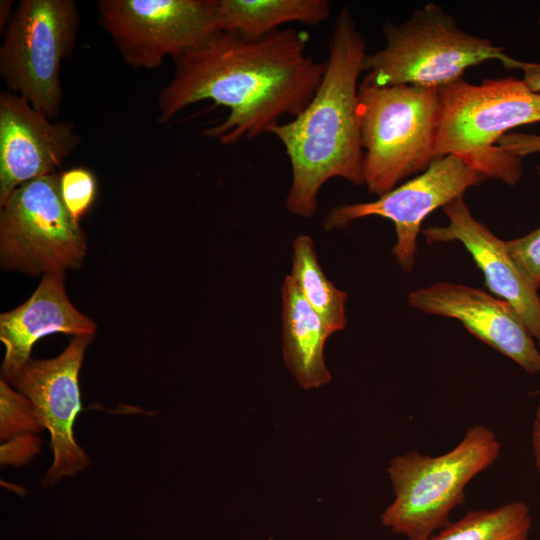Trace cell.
<instances>
[{
    "label": "cell",
    "mask_w": 540,
    "mask_h": 540,
    "mask_svg": "<svg viewBox=\"0 0 540 540\" xmlns=\"http://www.w3.org/2000/svg\"><path fill=\"white\" fill-rule=\"evenodd\" d=\"M438 158L455 155L469 167L507 185L523 174L522 158L498 146L511 129L540 122V93L522 79H485L472 84L463 78L439 89Z\"/></svg>",
    "instance_id": "cell-3"
},
{
    "label": "cell",
    "mask_w": 540,
    "mask_h": 540,
    "mask_svg": "<svg viewBox=\"0 0 540 540\" xmlns=\"http://www.w3.org/2000/svg\"><path fill=\"white\" fill-rule=\"evenodd\" d=\"M364 37L351 12L335 20L321 82L303 111L271 128L289 158L292 181L286 207L310 218L318 208L321 187L331 178L364 184L358 119V79L366 56Z\"/></svg>",
    "instance_id": "cell-2"
},
{
    "label": "cell",
    "mask_w": 540,
    "mask_h": 540,
    "mask_svg": "<svg viewBox=\"0 0 540 540\" xmlns=\"http://www.w3.org/2000/svg\"><path fill=\"white\" fill-rule=\"evenodd\" d=\"M86 235L67 210L60 172L19 186L0 211V261L4 270L30 276L82 266Z\"/></svg>",
    "instance_id": "cell-8"
},
{
    "label": "cell",
    "mask_w": 540,
    "mask_h": 540,
    "mask_svg": "<svg viewBox=\"0 0 540 540\" xmlns=\"http://www.w3.org/2000/svg\"><path fill=\"white\" fill-rule=\"evenodd\" d=\"M220 31L257 38L297 22L316 26L330 16L327 0H218Z\"/></svg>",
    "instance_id": "cell-17"
},
{
    "label": "cell",
    "mask_w": 540,
    "mask_h": 540,
    "mask_svg": "<svg viewBox=\"0 0 540 540\" xmlns=\"http://www.w3.org/2000/svg\"><path fill=\"white\" fill-rule=\"evenodd\" d=\"M500 451L495 433L475 424L444 454L411 451L393 457L387 472L394 500L381 515L383 526L409 540H427L450 523L452 510L465 501L466 486L495 463Z\"/></svg>",
    "instance_id": "cell-6"
},
{
    "label": "cell",
    "mask_w": 540,
    "mask_h": 540,
    "mask_svg": "<svg viewBox=\"0 0 540 540\" xmlns=\"http://www.w3.org/2000/svg\"><path fill=\"white\" fill-rule=\"evenodd\" d=\"M40 440L34 433L25 434L5 441L1 445V463L21 465L39 451Z\"/></svg>",
    "instance_id": "cell-23"
},
{
    "label": "cell",
    "mask_w": 540,
    "mask_h": 540,
    "mask_svg": "<svg viewBox=\"0 0 540 540\" xmlns=\"http://www.w3.org/2000/svg\"><path fill=\"white\" fill-rule=\"evenodd\" d=\"M91 336L74 337L55 358L29 360L10 380L34 407L37 419L50 432L53 462L45 477L51 485L89 465L76 443L73 424L81 410L79 371Z\"/></svg>",
    "instance_id": "cell-11"
},
{
    "label": "cell",
    "mask_w": 540,
    "mask_h": 540,
    "mask_svg": "<svg viewBox=\"0 0 540 540\" xmlns=\"http://www.w3.org/2000/svg\"><path fill=\"white\" fill-rule=\"evenodd\" d=\"M486 179L459 157L446 155L374 201L335 207L324 219L323 226L326 230L339 229L369 216L391 220L396 231L393 255L397 264L410 272L415 266L417 238L423 220L434 210L463 198L469 188Z\"/></svg>",
    "instance_id": "cell-10"
},
{
    "label": "cell",
    "mask_w": 540,
    "mask_h": 540,
    "mask_svg": "<svg viewBox=\"0 0 540 540\" xmlns=\"http://www.w3.org/2000/svg\"><path fill=\"white\" fill-rule=\"evenodd\" d=\"M218 0H100L97 21L123 62L157 69L216 34Z\"/></svg>",
    "instance_id": "cell-9"
},
{
    "label": "cell",
    "mask_w": 540,
    "mask_h": 540,
    "mask_svg": "<svg viewBox=\"0 0 540 540\" xmlns=\"http://www.w3.org/2000/svg\"><path fill=\"white\" fill-rule=\"evenodd\" d=\"M60 192L67 210L79 222L94 203L97 192L96 177L84 167L60 172Z\"/></svg>",
    "instance_id": "cell-21"
},
{
    "label": "cell",
    "mask_w": 540,
    "mask_h": 540,
    "mask_svg": "<svg viewBox=\"0 0 540 540\" xmlns=\"http://www.w3.org/2000/svg\"><path fill=\"white\" fill-rule=\"evenodd\" d=\"M80 15L74 0H21L5 26L0 76L47 118L62 107L61 65L72 54Z\"/></svg>",
    "instance_id": "cell-7"
},
{
    "label": "cell",
    "mask_w": 540,
    "mask_h": 540,
    "mask_svg": "<svg viewBox=\"0 0 540 540\" xmlns=\"http://www.w3.org/2000/svg\"><path fill=\"white\" fill-rule=\"evenodd\" d=\"M443 212L449 223L425 228L422 232L426 241L462 243L482 271L489 290L515 309L540 348L538 289L516 264L506 241L475 219L463 198L445 205Z\"/></svg>",
    "instance_id": "cell-14"
},
{
    "label": "cell",
    "mask_w": 540,
    "mask_h": 540,
    "mask_svg": "<svg viewBox=\"0 0 540 540\" xmlns=\"http://www.w3.org/2000/svg\"><path fill=\"white\" fill-rule=\"evenodd\" d=\"M538 24L540 26V14H539V17H538Z\"/></svg>",
    "instance_id": "cell-29"
},
{
    "label": "cell",
    "mask_w": 540,
    "mask_h": 540,
    "mask_svg": "<svg viewBox=\"0 0 540 540\" xmlns=\"http://www.w3.org/2000/svg\"><path fill=\"white\" fill-rule=\"evenodd\" d=\"M498 146L510 154L523 158L540 153V135L509 132L499 139Z\"/></svg>",
    "instance_id": "cell-24"
},
{
    "label": "cell",
    "mask_w": 540,
    "mask_h": 540,
    "mask_svg": "<svg viewBox=\"0 0 540 540\" xmlns=\"http://www.w3.org/2000/svg\"><path fill=\"white\" fill-rule=\"evenodd\" d=\"M408 303L423 313L459 320L473 336L528 374L540 373L537 344L508 302L475 287L439 282L410 292Z\"/></svg>",
    "instance_id": "cell-13"
},
{
    "label": "cell",
    "mask_w": 540,
    "mask_h": 540,
    "mask_svg": "<svg viewBox=\"0 0 540 540\" xmlns=\"http://www.w3.org/2000/svg\"><path fill=\"white\" fill-rule=\"evenodd\" d=\"M385 46L366 54L362 81L375 86L415 85L442 88L463 78L464 72L489 60L507 69L522 61L505 54L491 40L464 31L435 3L416 8L408 20L383 26Z\"/></svg>",
    "instance_id": "cell-5"
},
{
    "label": "cell",
    "mask_w": 540,
    "mask_h": 540,
    "mask_svg": "<svg viewBox=\"0 0 540 540\" xmlns=\"http://www.w3.org/2000/svg\"><path fill=\"white\" fill-rule=\"evenodd\" d=\"M358 119L368 191L381 196L424 172L437 156L439 89L415 85L358 88Z\"/></svg>",
    "instance_id": "cell-4"
},
{
    "label": "cell",
    "mask_w": 540,
    "mask_h": 540,
    "mask_svg": "<svg viewBox=\"0 0 540 540\" xmlns=\"http://www.w3.org/2000/svg\"><path fill=\"white\" fill-rule=\"evenodd\" d=\"M532 526L527 503L516 500L491 510H472L427 540H528Z\"/></svg>",
    "instance_id": "cell-19"
},
{
    "label": "cell",
    "mask_w": 540,
    "mask_h": 540,
    "mask_svg": "<svg viewBox=\"0 0 540 540\" xmlns=\"http://www.w3.org/2000/svg\"><path fill=\"white\" fill-rule=\"evenodd\" d=\"M332 335L305 300L290 275L282 285V340L284 363L298 384L314 389L331 381L324 359L327 338Z\"/></svg>",
    "instance_id": "cell-16"
},
{
    "label": "cell",
    "mask_w": 540,
    "mask_h": 540,
    "mask_svg": "<svg viewBox=\"0 0 540 540\" xmlns=\"http://www.w3.org/2000/svg\"><path fill=\"white\" fill-rule=\"evenodd\" d=\"M307 39L291 28L257 38L218 31L174 61L173 76L158 96V123L212 100L230 112L204 135L232 145L269 133L283 116L300 114L321 82L325 66L307 54Z\"/></svg>",
    "instance_id": "cell-1"
},
{
    "label": "cell",
    "mask_w": 540,
    "mask_h": 540,
    "mask_svg": "<svg viewBox=\"0 0 540 540\" xmlns=\"http://www.w3.org/2000/svg\"><path fill=\"white\" fill-rule=\"evenodd\" d=\"M290 276L332 334L345 328L347 294L338 289L323 272L313 241L308 235H299L294 240Z\"/></svg>",
    "instance_id": "cell-18"
},
{
    "label": "cell",
    "mask_w": 540,
    "mask_h": 540,
    "mask_svg": "<svg viewBox=\"0 0 540 540\" xmlns=\"http://www.w3.org/2000/svg\"><path fill=\"white\" fill-rule=\"evenodd\" d=\"M523 72V82L533 92L540 93V63L522 61L519 68Z\"/></svg>",
    "instance_id": "cell-25"
},
{
    "label": "cell",
    "mask_w": 540,
    "mask_h": 540,
    "mask_svg": "<svg viewBox=\"0 0 540 540\" xmlns=\"http://www.w3.org/2000/svg\"><path fill=\"white\" fill-rule=\"evenodd\" d=\"M13 1L2 0L0 2V28L1 31L4 30L5 26L9 22L13 12H12Z\"/></svg>",
    "instance_id": "cell-27"
},
{
    "label": "cell",
    "mask_w": 540,
    "mask_h": 540,
    "mask_svg": "<svg viewBox=\"0 0 540 540\" xmlns=\"http://www.w3.org/2000/svg\"><path fill=\"white\" fill-rule=\"evenodd\" d=\"M0 413L2 441L29 433L36 434L43 429L30 400L14 391L3 379L0 382Z\"/></svg>",
    "instance_id": "cell-20"
},
{
    "label": "cell",
    "mask_w": 540,
    "mask_h": 540,
    "mask_svg": "<svg viewBox=\"0 0 540 540\" xmlns=\"http://www.w3.org/2000/svg\"><path fill=\"white\" fill-rule=\"evenodd\" d=\"M507 248L530 282L540 287V226L525 236L506 241Z\"/></svg>",
    "instance_id": "cell-22"
},
{
    "label": "cell",
    "mask_w": 540,
    "mask_h": 540,
    "mask_svg": "<svg viewBox=\"0 0 540 540\" xmlns=\"http://www.w3.org/2000/svg\"><path fill=\"white\" fill-rule=\"evenodd\" d=\"M96 328L68 298L64 273L43 276L23 304L0 315V340L5 346L3 376L10 380L21 370L40 338L53 333L92 337Z\"/></svg>",
    "instance_id": "cell-15"
},
{
    "label": "cell",
    "mask_w": 540,
    "mask_h": 540,
    "mask_svg": "<svg viewBox=\"0 0 540 540\" xmlns=\"http://www.w3.org/2000/svg\"><path fill=\"white\" fill-rule=\"evenodd\" d=\"M81 141L72 122H52L19 95L1 92L0 207L19 186L58 172Z\"/></svg>",
    "instance_id": "cell-12"
},
{
    "label": "cell",
    "mask_w": 540,
    "mask_h": 540,
    "mask_svg": "<svg viewBox=\"0 0 540 540\" xmlns=\"http://www.w3.org/2000/svg\"><path fill=\"white\" fill-rule=\"evenodd\" d=\"M531 445L534 463L540 478V403L536 408L532 423Z\"/></svg>",
    "instance_id": "cell-26"
},
{
    "label": "cell",
    "mask_w": 540,
    "mask_h": 540,
    "mask_svg": "<svg viewBox=\"0 0 540 540\" xmlns=\"http://www.w3.org/2000/svg\"><path fill=\"white\" fill-rule=\"evenodd\" d=\"M535 169H536L537 174L540 176V165H539V166H536Z\"/></svg>",
    "instance_id": "cell-28"
}]
</instances>
